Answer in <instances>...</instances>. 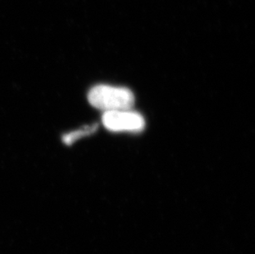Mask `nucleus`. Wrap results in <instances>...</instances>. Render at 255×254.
<instances>
[{
  "label": "nucleus",
  "mask_w": 255,
  "mask_h": 254,
  "mask_svg": "<svg viewBox=\"0 0 255 254\" xmlns=\"http://www.w3.org/2000/svg\"><path fill=\"white\" fill-rule=\"evenodd\" d=\"M97 127H98L97 125L90 126V127H85L84 129H79V130H75V131L69 133V134H65V136L63 137V141L65 142V144H68V145H70L75 140H77L78 139H80L81 137L94 133L96 130Z\"/></svg>",
  "instance_id": "7ed1b4c3"
},
{
  "label": "nucleus",
  "mask_w": 255,
  "mask_h": 254,
  "mask_svg": "<svg viewBox=\"0 0 255 254\" xmlns=\"http://www.w3.org/2000/svg\"><path fill=\"white\" fill-rule=\"evenodd\" d=\"M102 120L106 129L113 132H140L144 128L143 117L130 110L104 113Z\"/></svg>",
  "instance_id": "f03ea898"
},
{
  "label": "nucleus",
  "mask_w": 255,
  "mask_h": 254,
  "mask_svg": "<svg viewBox=\"0 0 255 254\" xmlns=\"http://www.w3.org/2000/svg\"><path fill=\"white\" fill-rule=\"evenodd\" d=\"M88 99L93 107L104 113L130 110L135 103L130 89L105 84L94 87L88 94Z\"/></svg>",
  "instance_id": "f257e3e1"
}]
</instances>
